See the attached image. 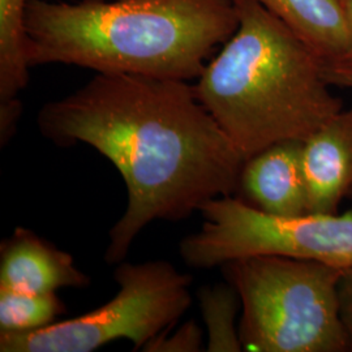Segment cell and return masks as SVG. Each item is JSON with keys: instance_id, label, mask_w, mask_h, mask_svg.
Wrapping results in <instances>:
<instances>
[{"instance_id": "obj_1", "label": "cell", "mask_w": 352, "mask_h": 352, "mask_svg": "<svg viewBox=\"0 0 352 352\" xmlns=\"http://www.w3.org/2000/svg\"><path fill=\"white\" fill-rule=\"evenodd\" d=\"M37 123L56 145L101 153L126 183V208L109 232L107 264H120L148 225L179 222L239 188L245 161L186 80L97 74L46 103Z\"/></svg>"}, {"instance_id": "obj_2", "label": "cell", "mask_w": 352, "mask_h": 352, "mask_svg": "<svg viewBox=\"0 0 352 352\" xmlns=\"http://www.w3.org/2000/svg\"><path fill=\"white\" fill-rule=\"evenodd\" d=\"M238 25L231 0H29L26 60L188 81Z\"/></svg>"}, {"instance_id": "obj_3", "label": "cell", "mask_w": 352, "mask_h": 352, "mask_svg": "<svg viewBox=\"0 0 352 352\" xmlns=\"http://www.w3.org/2000/svg\"><path fill=\"white\" fill-rule=\"evenodd\" d=\"M239 25L206 63L196 96L244 161L308 139L343 110L325 64L302 38L253 0L232 1Z\"/></svg>"}, {"instance_id": "obj_4", "label": "cell", "mask_w": 352, "mask_h": 352, "mask_svg": "<svg viewBox=\"0 0 352 352\" xmlns=\"http://www.w3.org/2000/svg\"><path fill=\"white\" fill-rule=\"evenodd\" d=\"M239 295L243 350L351 351L340 315L343 269L280 256H252L221 266Z\"/></svg>"}, {"instance_id": "obj_5", "label": "cell", "mask_w": 352, "mask_h": 352, "mask_svg": "<svg viewBox=\"0 0 352 352\" xmlns=\"http://www.w3.org/2000/svg\"><path fill=\"white\" fill-rule=\"evenodd\" d=\"M116 295L100 308L28 333H0L1 352H91L113 340L135 350L174 327L192 302V278L167 261L120 263Z\"/></svg>"}, {"instance_id": "obj_6", "label": "cell", "mask_w": 352, "mask_h": 352, "mask_svg": "<svg viewBox=\"0 0 352 352\" xmlns=\"http://www.w3.org/2000/svg\"><path fill=\"white\" fill-rule=\"evenodd\" d=\"M201 228L182 240L184 263L210 269L252 256L312 260L352 269V210L347 213H265L239 197L221 196L200 210Z\"/></svg>"}, {"instance_id": "obj_7", "label": "cell", "mask_w": 352, "mask_h": 352, "mask_svg": "<svg viewBox=\"0 0 352 352\" xmlns=\"http://www.w3.org/2000/svg\"><path fill=\"white\" fill-rule=\"evenodd\" d=\"M308 213L337 214L352 188V109L302 141Z\"/></svg>"}, {"instance_id": "obj_8", "label": "cell", "mask_w": 352, "mask_h": 352, "mask_svg": "<svg viewBox=\"0 0 352 352\" xmlns=\"http://www.w3.org/2000/svg\"><path fill=\"white\" fill-rule=\"evenodd\" d=\"M90 286L74 257L25 227H17L0 247V289L32 294Z\"/></svg>"}, {"instance_id": "obj_9", "label": "cell", "mask_w": 352, "mask_h": 352, "mask_svg": "<svg viewBox=\"0 0 352 352\" xmlns=\"http://www.w3.org/2000/svg\"><path fill=\"white\" fill-rule=\"evenodd\" d=\"M244 200L265 213H308L302 167V141L278 142L248 158L241 168L239 188Z\"/></svg>"}, {"instance_id": "obj_10", "label": "cell", "mask_w": 352, "mask_h": 352, "mask_svg": "<svg viewBox=\"0 0 352 352\" xmlns=\"http://www.w3.org/2000/svg\"><path fill=\"white\" fill-rule=\"evenodd\" d=\"M235 1V0H231ZM315 51L325 68L343 63L347 30L340 0H253Z\"/></svg>"}, {"instance_id": "obj_11", "label": "cell", "mask_w": 352, "mask_h": 352, "mask_svg": "<svg viewBox=\"0 0 352 352\" xmlns=\"http://www.w3.org/2000/svg\"><path fill=\"white\" fill-rule=\"evenodd\" d=\"M29 0H0V103L17 100L28 87L25 13Z\"/></svg>"}, {"instance_id": "obj_12", "label": "cell", "mask_w": 352, "mask_h": 352, "mask_svg": "<svg viewBox=\"0 0 352 352\" xmlns=\"http://www.w3.org/2000/svg\"><path fill=\"white\" fill-rule=\"evenodd\" d=\"M199 300L208 329L206 351H243L239 322H236L241 302L235 289L228 282L226 285L202 287L199 291Z\"/></svg>"}, {"instance_id": "obj_13", "label": "cell", "mask_w": 352, "mask_h": 352, "mask_svg": "<svg viewBox=\"0 0 352 352\" xmlns=\"http://www.w3.org/2000/svg\"><path fill=\"white\" fill-rule=\"evenodd\" d=\"M65 305L54 294L0 289V333H28L56 322Z\"/></svg>"}, {"instance_id": "obj_14", "label": "cell", "mask_w": 352, "mask_h": 352, "mask_svg": "<svg viewBox=\"0 0 352 352\" xmlns=\"http://www.w3.org/2000/svg\"><path fill=\"white\" fill-rule=\"evenodd\" d=\"M202 330L195 321L186 322L175 333L170 334V329L160 334L145 346L142 351L197 352L202 350Z\"/></svg>"}, {"instance_id": "obj_15", "label": "cell", "mask_w": 352, "mask_h": 352, "mask_svg": "<svg viewBox=\"0 0 352 352\" xmlns=\"http://www.w3.org/2000/svg\"><path fill=\"white\" fill-rule=\"evenodd\" d=\"M340 315L346 327L352 351V269L343 272L340 283Z\"/></svg>"}, {"instance_id": "obj_16", "label": "cell", "mask_w": 352, "mask_h": 352, "mask_svg": "<svg viewBox=\"0 0 352 352\" xmlns=\"http://www.w3.org/2000/svg\"><path fill=\"white\" fill-rule=\"evenodd\" d=\"M21 115V102L13 100L0 103V140L1 145L12 138Z\"/></svg>"}, {"instance_id": "obj_17", "label": "cell", "mask_w": 352, "mask_h": 352, "mask_svg": "<svg viewBox=\"0 0 352 352\" xmlns=\"http://www.w3.org/2000/svg\"><path fill=\"white\" fill-rule=\"evenodd\" d=\"M342 4V10L344 14V23L347 30V52L343 63L338 67L327 68V69H344L352 71V0H340Z\"/></svg>"}, {"instance_id": "obj_18", "label": "cell", "mask_w": 352, "mask_h": 352, "mask_svg": "<svg viewBox=\"0 0 352 352\" xmlns=\"http://www.w3.org/2000/svg\"><path fill=\"white\" fill-rule=\"evenodd\" d=\"M325 76L333 87L352 89V71L344 69H327L325 68ZM349 200L352 202V188L349 193Z\"/></svg>"}]
</instances>
